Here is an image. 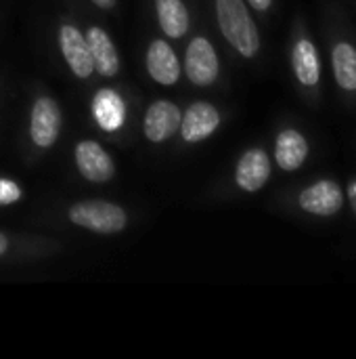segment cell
<instances>
[{"instance_id":"6da1fadb","label":"cell","mask_w":356,"mask_h":359,"mask_svg":"<svg viewBox=\"0 0 356 359\" xmlns=\"http://www.w3.org/2000/svg\"><path fill=\"white\" fill-rule=\"evenodd\" d=\"M216 13L225 38L243 57H254L260 48V36L243 0H216Z\"/></svg>"},{"instance_id":"7a4b0ae2","label":"cell","mask_w":356,"mask_h":359,"mask_svg":"<svg viewBox=\"0 0 356 359\" xmlns=\"http://www.w3.org/2000/svg\"><path fill=\"white\" fill-rule=\"evenodd\" d=\"M69 219L73 225L86 227L97 233H118L126 227V212L103 200H86L78 202L69 208Z\"/></svg>"},{"instance_id":"3957f363","label":"cell","mask_w":356,"mask_h":359,"mask_svg":"<svg viewBox=\"0 0 356 359\" xmlns=\"http://www.w3.org/2000/svg\"><path fill=\"white\" fill-rule=\"evenodd\" d=\"M185 67L187 76L193 84L197 86H210L218 78V57L210 40L206 38H195L187 46V57H185Z\"/></svg>"},{"instance_id":"277c9868","label":"cell","mask_w":356,"mask_h":359,"mask_svg":"<svg viewBox=\"0 0 356 359\" xmlns=\"http://www.w3.org/2000/svg\"><path fill=\"white\" fill-rule=\"evenodd\" d=\"M61 130V109L50 97H40L31 107L29 133L38 147H50Z\"/></svg>"},{"instance_id":"5b68a950","label":"cell","mask_w":356,"mask_h":359,"mask_svg":"<svg viewBox=\"0 0 356 359\" xmlns=\"http://www.w3.org/2000/svg\"><path fill=\"white\" fill-rule=\"evenodd\" d=\"M59 42H61V53L69 69L78 78H88L94 72V63H92L88 40L82 36V32L67 23L59 29Z\"/></svg>"},{"instance_id":"8992f818","label":"cell","mask_w":356,"mask_h":359,"mask_svg":"<svg viewBox=\"0 0 356 359\" xmlns=\"http://www.w3.org/2000/svg\"><path fill=\"white\" fill-rule=\"evenodd\" d=\"M76 164L84 179L92 183H105L113 177L115 166L109 154L94 141H80L76 147Z\"/></svg>"},{"instance_id":"52a82bcc","label":"cell","mask_w":356,"mask_h":359,"mask_svg":"<svg viewBox=\"0 0 356 359\" xmlns=\"http://www.w3.org/2000/svg\"><path fill=\"white\" fill-rule=\"evenodd\" d=\"M220 124V114L212 103L197 101L180 118V135L187 143H197L210 137Z\"/></svg>"},{"instance_id":"ba28073f","label":"cell","mask_w":356,"mask_h":359,"mask_svg":"<svg viewBox=\"0 0 356 359\" xmlns=\"http://www.w3.org/2000/svg\"><path fill=\"white\" fill-rule=\"evenodd\" d=\"M344 206V194L334 181H319L300 194V208L311 215L332 217Z\"/></svg>"},{"instance_id":"9c48e42d","label":"cell","mask_w":356,"mask_h":359,"mask_svg":"<svg viewBox=\"0 0 356 359\" xmlns=\"http://www.w3.org/2000/svg\"><path fill=\"white\" fill-rule=\"evenodd\" d=\"M180 109L172 101H155L145 114V137L164 143L180 128Z\"/></svg>"},{"instance_id":"30bf717a","label":"cell","mask_w":356,"mask_h":359,"mask_svg":"<svg viewBox=\"0 0 356 359\" xmlns=\"http://www.w3.org/2000/svg\"><path fill=\"white\" fill-rule=\"evenodd\" d=\"M271 177V160L262 149H250L241 156L237 164V185L243 191H258L266 185Z\"/></svg>"},{"instance_id":"8fae6325","label":"cell","mask_w":356,"mask_h":359,"mask_svg":"<svg viewBox=\"0 0 356 359\" xmlns=\"http://www.w3.org/2000/svg\"><path fill=\"white\" fill-rule=\"evenodd\" d=\"M147 69L155 82L166 84V86L176 84V80L180 78V63L174 50L170 48V44L164 40L151 42L147 50Z\"/></svg>"},{"instance_id":"7c38bea8","label":"cell","mask_w":356,"mask_h":359,"mask_svg":"<svg viewBox=\"0 0 356 359\" xmlns=\"http://www.w3.org/2000/svg\"><path fill=\"white\" fill-rule=\"evenodd\" d=\"M86 40L90 46L94 69L103 76H115L120 69V57H118V50H115L111 38L107 36V32L101 27H90L86 34Z\"/></svg>"},{"instance_id":"4fadbf2b","label":"cell","mask_w":356,"mask_h":359,"mask_svg":"<svg viewBox=\"0 0 356 359\" xmlns=\"http://www.w3.org/2000/svg\"><path fill=\"white\" fill-rule=\"evenodd\" d=\"M92 114L103 130L113 133L124 124V116H126L124 99L115 90L103 88L92 99Z\"/></svg>"},{"instance_id":"5bb4252c","label":"cell","mask_w":356,"mask_h":359,"mask_svg":"<svg viewBox=\"0 0 356 359\" xmlns=\"http://www.w3.org/2000/svg\"><path fill=\"white\" fill-rule=\"evenodd\" d=\"M308 156V143L298 130H283L277 137V147H275V158L277 164L283 170H298Z\"/></svg>"},{"instance_id":"9a60e30c","label":"cell","mask_w":356,"mask_h":359,"mask_svg":"<svg viewBox=\"0 0 356 359\" xmlns=\"http://www.w3.org/2000/svg\"><path fill=\"white\" fill-rule=\"evenodd\" d=\"M294 72L304 86H315L321 78L317 48L311 40H300L294 46Z\"/></svg>"},{"instance_id":"2e32d148","label":"cell","mask_w":356,"mask_h":359,"mask_svg":"<svg viewBox=\"0 0 356 359\" xmlns=\"http://www.w3.org/2000/svg\"><path fill=\"white\" fill-rule=\"evenodd\" d=\"M162 29L170 38H180L189 29V13L183 0H155Z\"/></svg>"},{"instance_id":"e0dca14e","label":"cell","mask_w":356,"mask_h":359,"mask_svg":"<svg viewBox=\"0 0 356 359\" xmlns=\"http://www.w3.org/2000/svg\"><path fill=\"white\" fill-rule=\"evenodd\" d=\"M334 74L342 88L356 90V48L348 42H340L334 48Z\"/></svg>"},{"instance_id":"ac0fdd59","label":"cell","mask_w":356,"mask_h":359,"mask_svg":"<svg viewBox=\"0 0 356 359\" xmlns=\"http://www.w3.org/2000/svg\"><path fill=\"white\" fill-rule=\"evenodd\" d=\"M17 200H21L19 185L8 179H0V204H13Z\"/></svg>"},{"instance_id":"d6986e66","label":"cell","mask_w":356,"mask_h":359,"mask_svg":"<svg viewBox=\"0 0 356 359\" xmlns=\"http://www.w3.org/2000/svg\"><path fill=\"white\" fill-rule=\"evenodd\" d=\"M271 2H273V0H250V4H252L254 8H258V11H266V8L271 6Z\"/></svg>"},{"instance_id":"ffe728a7","label":"cell","mask_w":356,"mask_h":359,"mask_svg":"<svg viewBox=\"0 0 356 359\" xmlns=\"http://www.w3.org/2000/svg\"><path fill=\"white\" fill-rule=\"evenodd\" d=\"M97 6H103V8H111L115 4V0H92Z\"/></svg>"},{"instance_id":"44dd1931","label":"cell","mask_w":356,"mask_h":359,"mask_svg":"<svg viewBox=\"0 0 356 359\" xmlns=\"http://www.w3.org/2000/svg\"><path fill=\"white\" fill-rule=\"evenodd\" d=\"M6 248H8V238L4 233H0V255H4Z\"/></svg>"},{"instance_id":"7402d4cb","label":"cell","mask_w":356,"mask_h":359,"mask_svg":"<svg viewBox=\"0 0 356 359\" xmlns=\"http://www.w3.org/2000/svg\"><path fill=\"white\" fill-rule=\"evenodd\" d=\"M350 196H353V198H356V183L353 185V187H350Z\"/></svg>"}]
</instances>
